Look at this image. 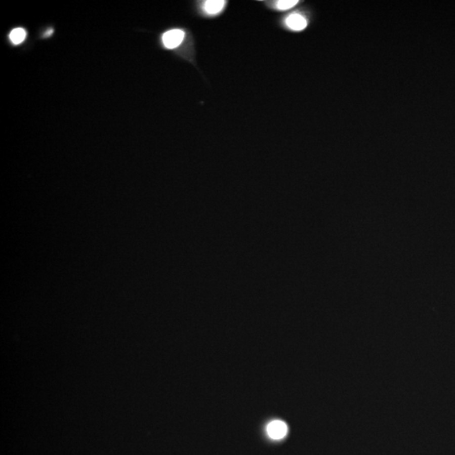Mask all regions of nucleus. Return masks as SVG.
Here are the masks:
<instances>
[{
    "label": "nucleus",
    "instance_id": "1",
    "mask_svg": "<svg viewBox=\"0 0 455 455\" xmlns=\"http://www.w3.org/2000/svg\"><path fill=\"white\" fill-rule=\"evenodd\" d=\"M185 33L181 30H171L164 33L162 37L163 45L168 49H174L181 45L183 40Z\"/></svg>",
    "mask_w": 455,
    "mask_h": 455
},
{
    "label": "nucleus",
    "instance_id": "2",
    "mask_svg": "<svg viewBox=\"0 0 455 455\" xmlns=\"http://www.w3.org/2000/svg\"><path fill=\"white\" fill-rule=\"evenodd\" d=\"M267 431L270 438L279 440L287 435V426L282 421H273L267 426Z\"/></svg>",
    "mask_w": 455,
    "mask_h": 455
},
{
    "label": "nucleus",
    "instance_id": "3",
    "mask_svg": "<svg viewBox=\"0 0 455 455\" xmlns=\"http://www.w3.org/2000/svg\"><path fill=\"white\" fill-rule=\"evenodd\" d=\"M286 25L293 30H302L307 26V20L302 15L293 14L286 19Z\"/></svg>",
    "mask_w": 455,
    "mask_h": 455
},
{
    "label": "nucleus",
    "instance_id": "4",
    "mask_svg": "<svg viewBox=\"0 0 455 455\" xmlns=\"http://www.w3.org/2000/svg\"><path fill=\"white\" fill-rule=\"evenodd\" d=\"M225 5V1L223 0H209L204 3L203 9L209 15H217L221 12Z\"/></svg>",
    "mask_w": 455,
    "mask_h": 455
},
{
    "label": "nucleus",
    "instance_id": "5",
    "mask_svg": "<svg viewBox=\"0 0 455 455\" xmlns=\"http://www.w3.org/2000/svg\"><path fill=\"white\" fill-rule=\"evenodd\" d=\"M26 37V32L22 28H16L11 31L10 35V39L13 44L19 45L22 43Z\"/></svg>",
    "mask_w": 455,
    "mask_h": 455
},
{
    "label": "nucleus",
    "instance_id": "6",
    "mask_svg": "<svg viewBox=\"0 0 455 455\" xmlns=\"http://www.w3.org/2000/svg\"><path fill=\"white\" fill-rule=\"evenodd\" d=\"M299 1L297 0H282L277 2V8L280 10H289L291 8L295 7Z\"/></svg>",
    "mask_w": 455,
    "mask_h": 455
}]
</instances>
